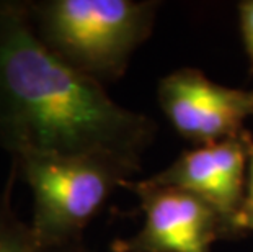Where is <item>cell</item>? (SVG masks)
<instances>
[{
    "mask_svg": "<svg viewBox=\"0 0 253 252\" xmlns=\"http://www.w3.org/2000/svg\"><path fill=\"white\" fill-rule=\"evenodd\" d=\"M17 172L12 167L8 180L0 189V252H90L85 243L67 248H44L36 241L28 221L18 216L12 202Z\"/></svg>",
    "mask_w": 253,
    "mask_h": 252,
    "instance_id": "obj_7",
    "label": "cell"
},
{
    "mask_svg": "<svg viewBox=\"0 0 253 252\" xmlns=\"http://www.w3.org/2000/svg\"><path fill=\"white\" fill-rule=\"evenodd\" d=\"M139 198L144 223L131 238H118L111 252H212V244L242 238L234 223L190 192L127 180Z\"/></svg>",
    "mask_w": 253,
    "mask_h": 252,
    "instance_id": "obj_4",
    "label": "cell"
},
{
    "mask_svg": "<svg viewBox=\"0 0 253 252\" xmlns=\"http://www.w3.org/2000/svg\"><path fill=\"white\" fill-rule=\"evenodd\" d=\"M239 10V25L242 40H244L247 56L250 59V64L253 67V0H244L237 5Z\"/></svg>",
    "mask_w": 253,
    "mask_h": 252,
    "instance_id": "obj_9",
    "label": "cell"
},
{
    "mask_svg": "<svg viewBox=\"0 0 253 252\" xmlns=\"http://www.w3.org/2000/svg\"><path fill=\"white\" fill-rule=\"evenodd\" d=\"M155 121L118 105L38 38L25 0H0V149L103 154L141 170Z\"/></svg>",
    "mask_w": 253,
    "mask_h": 252,
    "instance_id": "obj_1",
    "label": "cell"
},
{
    "mask_svg": "<svg viewBox=\"0 0 253 252\" xmlns=\"http://www.w3.org/2000/svg\"><path fill=\"white\" fill-rule=\"evenodd\" d=\"M235 226L244 238L245 234L253 233V148L249 159V172H247V189L242 208L235 219Z\"/></svg>",
    "mask_w": 253,
    "mask_h": 252,
    "instance_id": "obj_8",
    "label": "cell"
},
{
    "mask_svg": "<svg viewBox=\"0 0 253 252\" xmlns=\"http://www.w3.org/2000/svg\"><path fill=\"white\" fill-rule=\"evenodd\" d=\"M252 148L253 138L244 131L220 143L185 151L169 167L144 180L150 185L190 192L216 208L235 226L245 198Z\"/></svg>",
    "mask_w": 253,
    "mask_h": 252,
    "instance_id": "obj_6",
    "label": "cell"
},
{
    "mask_svg": "<svg viewBox=\"0 0 253 252\" xmlns=\"http://www.w3.org/2000/svg\"><path fill=\"white\" fill-rule=\"evenodd\" d=\"M17 177L30 187V226L44 248L84 243V231L108 198L136 170L103 154H23L12 159Z\"/></svg>",
    "mask_w": 253,
    "mask_h": 252,
    "instance_id": "obj_3",
    "label": "cell"
},
{
    "mask_svg": "<svg viewBox=\"0 0 253 252\" xmlns=\"http://www.w3.org/2000/svg\"><path fill=\"white\" fill-rule=\"evenodd\" d=\"M26 7L36 36L52 54L105 85L125 76L152 33L159 2L35 0Z\"/></svg>",
    "mask_w": 253,
    "mask_h": 252,
    "instance_id": "obj_2",
    "label": "cell"
},
{
    "mask_svg": "<svg viewBox=\"0 0 253 252\" xmlns=\"http://www.w3.org/2000/svg\"><path fill=\"white\" fill-rule=\"evenodd\" d=\"M157 95L173 130L196 148L242 135L247 118L253 116V89L212 82L193 67L167 74Z\"/></svg>",
    "mask_w": 253,
    "mask_h": 252,
    "instance_id": "obj_5",
    "label": "cell"
}]
</instances>
